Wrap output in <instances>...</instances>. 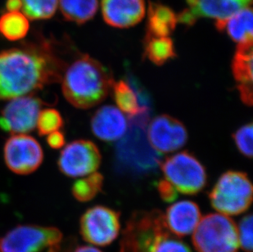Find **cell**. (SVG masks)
<instances>
[{
  "label": "cell",
  "mask_w": 253,
  "mask_h": 252,
  "mask_svg": "<svg viewBox=\"0 0 253 252\" xmlns=\"http://www.w3.org/2000/svg\"><path fill=\"white\" fill-rule=\"evenodd\" d=\"M62 61L48 48L36 45L0 52V99L30 95L48 84L59 81L65 71Z\"/></svg>",
  "instance_id": "cell-1"
},
{
  "label": "cell",
  "mask_w": 253,
  "mask_h": 252,
  "mask_svg": "<svg viewBox=\"0 0 253 252\" xmlns=\"http://www.w3.org/2000/svg\"><path fill=\"white\" fill-rule=\"evenodd\" d=\"M62 81L65 98L79 109H88L103 102L114 82L103 64L86 54L65 69Z\"/></svg>",
  "instance_id": "cell-2"
},
{
  "label": "cell",
  "mask_w": 253,
  "mask_h": 252,
  "mask_svg": "<svg viewBox=\"0 0 253 252\" xmlns=\"http://www.w3.org/2000/svg\"><path fill=\"white\" fill-rule=\"evenodd\" d=\"M130 119L129 132L117 144V164L122 170L129 174H147L161 165L160 156L152 148L147 136L148 112Z\"/></svg>",
  "instance_id": "cell-3"
},
{
  "label": "cell",
  "mask_w": 253,
  "mask_h": 252,
  "mask_svg": "<svg viewBox=\"0 0 253 252\" xmlns=\"http://www.w3.org/2000/svg\"><path fill=\"white\" fill-rule=\"evenodd\" d=\"M213 208L225 215L246 211L253 202V185L248 174L227 171L219 178L209 194Z\"/></svg>",
  "instance_id": "cell-4"
},
{
  "label": "cell",
  "mask_w": 253,
  "mask_h": 252,
  "mask_svg": "<svg viewBox=\"0 0 253 252\" xmlns=\"http://www.w3.org/2000/svg\"><path fill=\"white\" fill-rule=\"evenodd\" d=\"M193 243L198 252H237L238 226L225 214H208L194 231Z\"/></svg>",
  "instance_id": "cell-5"
},
{
  "label": "cell",
  "mask_w": 253,
  "mask_h": 252,
  "mask_svg": "<svg viewBox=\"0 0 253 252\" xmlns=\"http://www.w3.org/2000/svg\"><path fill=\"white\" fill-rule=\"evenodd\" d=\"M166 179L179 193L194 195L207 183L206 169L194 155L182 152L168 157L161 164Z\"/></svg>",
  "instance_id": "cell-6"
},
{
  "label": "cell",
  "mask_w": 253,
  "mask_h": 252,
  "mask_svg": "<svg viewBox=\"0 0 253 252\" xmlns=\"http://www.w3.org/2000/svg\"><path fill=\"white\" fill-rule=\"evenodd\" d=\"M62 239L61 231L54 227L20 225L0 238V252H41Z\"/></svg>",
  "instance_id": "cell-7"
},
{
  "label": "cell",
  "mask_w": 253,
  "mask_h": 252,
  "mask_svg": "<svg viewBox=\"0 0 253 252\" xmlns=\"http://www.w3.org/2000/svg\"><path fill=\"white\" fill-rule=\"evenodd\" d=\"M3 157L7 168L15 174L27 175L36 171L43 161V152L36 138L13 134L4 144Z\"/></svg>",
  "instance_id": "cell-8"
},
{
  "label": "cell",
  "mask_w": 253,
  "mask_h": 252,
  "mask_svg": "<svg viewBox=\"0 0 253 252\" xmlns=\"http://www.w3.org/2000/svg\"><path fill=\"white\" fill-rule=\"evenodd\" d=\"M100 151L91 141H73L60 153L57 167L70 178H78L93 174L101 164Z\"/></svg>",
  "instance_id": "cell-9"
},
{
  "label": "cell",
  "mask_w": 253,
  "mask_h": 252,
  "mask_svg": "<svg viewBox=\"0 0 253 252\" xmlns=\"http://www.w3.org/2000/svg\"><path fill=\"white\" fill-rule=\"evenodd\" d=\"M120 232V214L108 207L96 206L81 219V233L84 241L96 246L113 243Z\"/></svg>",
  "instance_id": "cell-10"
},
{
  "label": "cell",
  "mask_w": 253,
  "mask_h": 252,
  "mask_svg": "<svg viewBox=\"0 0 253 252\" xmlns=\"http://www.w3.org/2000/svg\"><path fill=\"white\" fill-rule=\"evenodd\" d=\"M43 102L34 95L11 99L0 115V128L12 134H26L36 127Z\"/></svg>",
  "instance_id": "cell-11"
},
{
  "label": "cell",
  "mask_w": 253,
  "mask_h": 252,
  "mask_svg": "<svg viewBox=\"0 0 253 252\" xmlns=\"http://www.w3.org/2000/svg\"><path fill=\"white\" fill-rule=\"evenodd\" d=\"M147 136L152 148L158 153H169L183 148L188 132L182 122L168 115H161L147 126Z\"/></svg>",
  "instance_id": "cell-12"
},
{
  "label": "cell",
  "mask_w": 253,
  "mask_h": 252,
  "mask_svg": "<svg viewBox=\"0 0 253 252\" xmlns=\"http://www.w3.org/2000/svg\"><path fill=\"white\" fill-rule=\"evenodd\" d=\"M253 0H185L187 7L177 15L178 22L192 26L202 17L225 19L249 7Z\"/></svg>",
  "instance_id": "cell-13"
},
{
  "label": "cell",
  "mask_w": 253,
  "mask_h": 252,
  "mask_svg": "<svg viewBox=\"0 0 253 252\" xmlns=\"http://www.w3.org/2000/svg\"><path fill=\"white\" fill-rule=\"evenodd\" d=\"M102 14L109 26L129 28L143 19L145 2L144 0H102Z\"/></svg>",
  "instance_id": "cell-14"
},
{
  "label": "cell",
  "mask_w": 253,
  "mask_h": 252,
  "mask_svg": "<svg viewBox=\"0 0 253 252\" xmlns=\"http://www.w3.org/2000/svg\"><path fill=\"white\" fill-rule=\"evenodd\" d=\"M129 128L128 122L122 111L113 106H104L91 119V129L101 140L114 142L124 137Z\"/></svg>",
  "instance_id": "cell-15"
},
{
  "label": "cell",
  "mask_w": 253,
  "mask_h": 252,
  "mask_svg": "<svg viewBox=\"0 0 253 252\" xmlns=\"http://www.w3.org/2000/svg\"><path fill=\"white\" fill-rule=\"evenodd\" d=\"M253 41L238 43L232 62V72L240 98L249 107L253 105Z\"/></svg>",
  "instance_id": "cell-16"
},
{
  "label": "cell",
  "mask_w": 253,
  "mask_h": 252,
  "mask_svg": "<svg viewBox=\"0 0 253 252\" xmlns=\"http://www.w3.org/2000/svg\"><path fill=\"white\" fill-rule=\"evenodd\" d=\"M164 217L168 229L179 238L194 233L202 218L198 205L190 201H181L172 205Z\"/></svg>",
  "instance_id": "cell-17"
},
{
  "label": "cell",
  "mask_w": 253,
  "mask_h": 252,
  "mask_svg": "<svg viewBox=\"0 0 253 252\" xmlns=\"http://www.w3.org/2000/svg\"><path fill=\"white\" fill-rule=\"evenodd\" d=\"M111 90L120 111L130 117L148 112V96L143 93L134 81L121 80L113 82Z\"/></svg>",
  "instance_id": "cell-18"
},
{
  "label": "cell",
  "mask_w": 253,
  "mask_h": 252,
  "mask_svg": "<svg viewBox=\"0 0 253 252\" xmlns=\"http://www.w3.org/2000/svg\"><path fill=\"white\" fill-rule=\"evenodd\" d=\"M215 26L220 31H225L232 41L238 43L253 41V10L245 7L225 19L216 20Z\"/></svg>",
  "instance_id": "cell-19"
},
{
  "label": "cell",
  "mask_w": 253,
  "mask_h": 252,
  "mask_svg": "<svg viewBox=\"0 0 253 252\" xmlns=\"http://www.w3.org/2000/svg\"><path fill=\"white\" fill-rule=\"evenodd\" d=\"M178 23L177 15L166 5L149 2L147 36L168 37L175 30Z\"/></svg>",
  "instance_id": "cell-20"
},
{
  "label": "cell",
  "mask_w": 253,
  "mask_h": 252,
  "mask_svg": "<svg viewBox=\"0 0 253 252\" xmlns=\"http://www.w3.org/2000/svg\"><path fill=\"white\" fill-rule=\"evenodd\" d=\"M60 10L65 19L77 24H84L98 11V0H58Z\"/></svg>",
  "instance_id": "cell-21"
},
{
  "label": "cell",
  "mask_w": 253,
  "mask_h": 252,
  "mask_svg": "<svg viewBox=\"0 0 253 252\" xmlns=\"http://www.w3.org/2000/svg\"><path fill=\"white\" fill-rule=\"evenodd\" d=\"M144 56L157 66H163L176 57L174 43L169 37L147 36L144 39Z\"/></svg>",
  "instance_id": "cell-22"
},
{
  "label": "cell",
  "mask_w": 253,
  "mask_h": 252,
  "mask_svg": "<svg viewBox=\"0 0 253 252\" xmlns=\"http://www.w3.org/2000/svg\"><path fill=\"white\" fill-rule=\"evenodd\" d=\"M29 20L19 11L5 12L0 17V34L10 41H21L28 34Z\"/></svg>",
  "instance_id": "cell-23"
},
{
  "label": "cell",
  "mask_w": 253,
  "mask_h": 252,
  "mask_svg": "<svg viewBox=\"0 0 253 252\" xmlns=\"http://www.w3.org/2000/svg\"><path fill=\"white\" fill-rule=\"evenodd\" d=\"M103 175L96 172L89 174L87 178L78 179L72 186V195L79 202L92 200L103 189Z\"/></svg>",
  "instance_id": "cell-24"
},
{
  "label": "cell",
  "mask_w": 253,
  "mask_h": 252,
  "mask_svg": "<svg viewBox=\"0 0 253 252\" xmlns=\"http://www.w3.org/2000/svg\"><path fill=\"white\" fill-rule=\"evenodd\" d=\"M22 13L31 20H46L53 17L58 0H21Z\"/></svg>",
  "instance_id": "cell-25"
},
{
  "label": "cell",
  "mask_w": 253,
  "mask_h": 252,
  "mask_svg": "<svg viewBox=\"0 0 253 252\" xmlns=\"http://www.w3.org/2000/svg\"><path fill=\"white\" fill-rule=\"evenodd\" d=\"M62 126L63 119L58 111L53 108L41 110L36 123L40 135H48L49 133L59 130Z\"/></svg>",
  "instance_id": "cell-26"
},
{
  "label": "cell",
  "mask_w": 253,
  "mask_h": 252,
  "mask_svg": "<svg viewBox=\"0 0 253 252\" xmlns=\"http://www.w3.org/2000/svg\"><path fill=\"white\" fill-rule=\"evenodd\" d=\"M253 124L249 123L240 127L233 134L237 148L249 159L253 157Z\"/></svg>",
  "instance_id": "cell-27"
},
{
  "label": "cell",
  "mask_w": 253,
  "mask_h": 252,
  "mask_svg": "<svg viewBox=\"0 0 253 252\" xmlns=\"http://www.w3.org/2000/svg\"><path fill=\"white\" fill-rule=\"evenodd\" d=\"M253 215L244 217L238 227L239 246L246 252H253Z\"/></svg>",
  "instance_id": "cell-28"
},
{
  "label": "cell",
  "mask_w": 253,
  "mask_h": 252,
  "mask_svg": "<svg viewBox=\"0 0 253 252\" xmlns=\"http://www.w3.org/2000/svg\"><path fill=\"white\" fill-rule=\"evenodd\" d=\"M158 191L161 198L166 202H174L177 198V191L167 179H162L158 183Z\"/></svg>",
  "instance_id": "cell-29"
},
{
  "label": "cell",
  "mask_w": 253,
  "mask_h": 252,
  "mask_svg": "<svg viewBox=\"0 0 253 252\" xmlns=\"http://www.w3.org/2000/svg\"><path fill=\"white\" fill-rule=\"evenodd\" d=\"M47 136V143L50 148L53 149H59L64 147L66 138L62 132H60L59 130L55 131Z\"/></svg>",
  "instance_id": "cell-30"
},
{
  "label": "cell",
  "mask_w": 253,
  "mask_h": 252,
  "mask_svg": "<svg viewBox=\"0 0 253 252\" xmlns=\"http://www.w3.org/2000/svg\"><path fill=\"white\" fill-rule=\"evenodd\" d=\"M6 8H7V12L19 11L20 9H22L21 0H7Z\"/></svg>",
  "instance_id": "cell-31"
},
{
  "label": "cell",
  "mask_w": 253,
  "mask_h": 252,
  "mask_svg": "<svg viewBox=\"0 0 253 252\" xmlns=\"http://www.w3.org/2000/svg\"><path fill=\"white\" fill-rule=\"evenodd\" d=\"M66 252H102L97 248L89 247V246H79L75 248L74 251H70Z\"/></svg>",
  "instance_id": "cell-32"
}]
</instances>
